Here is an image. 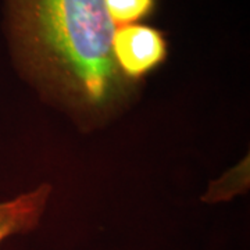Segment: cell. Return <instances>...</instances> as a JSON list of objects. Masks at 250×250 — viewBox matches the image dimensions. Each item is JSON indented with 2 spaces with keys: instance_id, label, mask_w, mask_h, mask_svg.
I'll use <instances>...</instances> for the list:
<instances>
[{
  "instance_id": "obj_1",
  "label": "cell",
  "mask_w": 250,
  "mask_h": 250,
  "mask_svg": "<svg viewBox=\"0 0 250 250\" xmlns=\"http://www.w3.org/2000/svg\"><path fill=\"white\" fill-rule=\"evenodd\" d=\"M6 20L20 62L72 106L100 113L129 93L104 0H6Z\"/></svg>"
},
{
  "instance_id": "obj_2",
  "label": "cell",
  "mask_w": 250,
  "mask_h": 250,
  "mask_svg": "<svg viewBox=\"0 0 250 250\" xmlns=\"http://www.w3.org/2000/svg\"><path fill=\"white\" fill-rule=\"evenodd\" d=\"M167 39L160 29L145 24L123 25L113 36V54L120 71L129 81L143 78L166 62Z\"/></svg>"
},
{
  "instance_id": "obj_3",
  "label": "cell",
  "mask_w": 250,
  "mask_h": 250,
  "mask_svg": "<svg viewBox=\"0 0 250 250\" xmlns=\"http://www.w3.org/2000/svg\"><path fill=\"white\" fill-rule=\"evenodd\" d=\"M50 192L49 185H42L13 200L0 202V243L9 236L36 228L45 213Z\"/></svg>"
},
{
  "instance_id": "obj_4",
  "label": "cell",
  "mask_w": 250,
  "mask_h": 250,
  "mask_svg": "<svg viewBox=\"0 0 250 250\" xmlns=\"http://www.w3.org/2000/svg\"><path fill=\"white\" fill-rule=\"evenodd\" d=\"M104 4L114 24L131 25L152 14L156 0H104Z\"/></svg>"
}]
</instances>
